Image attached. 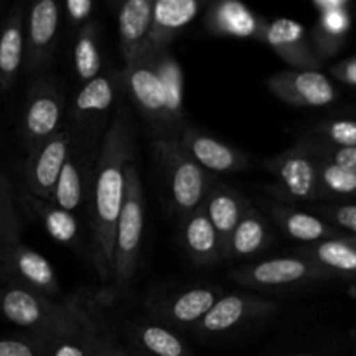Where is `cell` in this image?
<instances>
[{"label": "cell", "mask_w": 356, "mask_h": 356, "mask_svg": "<svg viewBox=\"0 0 356 356\" xmlns=\"http://www.w3.org/2000/svg\"><path fill=\"white\" fill-rule=\"evenodd\" d=\"M134 115L127 104H120L111 113L101 141L92 191L87 205L90 263L103 282H111L113 278L115 229L125 198V172L134 160Z\"/></svg>", "instance_id": "6da1fadb"}, {"label": "cell", "mask_w": 356, "mask_h": 356, "mask_svg": "<svg viewBox=\"0 0 356 356\" xmlns=\"http://www.w3.org/2000/svg\"><path fill=\"white\" fill-rule=\"evenodd\" d=\"M113 339L108 302L96 292L82 289L63 299V320L49 356H96Z\"/></svg>", "instance_id": "7a4b0ae2"}, {"label": "cell", "mask_w": 356, "mask_h": 356, "mask_svg": "<svg viewBox=\"0 0 356 356\" xmlns=\"http://www.w3.org/2000/svg\"><path fill=\"white\" fill-rule=\"evenodd\" d=\"M152 152L170 214L181 219L202 209L216 177L181 148L177 138H152Z\"/></svg>", "instance_id": "3957f363"}, {"label": "cell", "mask_w": 356, "mask_h": 356, "mask_svg": "<svg viewBox=\"0 0 356 356\" xmlns=\"http://www.w3.org/2000/svg\"><path fill=\"white\" fill-rule=\"evenodd\" d=\"M125 198L120 218L115 229L113 243V278L118 291H124L134 280L139 266L143 232H145V191H143L139 170L134 163L125 172Z\"/></svg>", "instance_id": "277c9868"}, {"label": "cell", "mask_w": 356, "mask_h": 356, "mask_svg": "<svg viewBox=\"0 0 356 356\" xmlns=\"http://www.w3.org/2000/svg\"><path fill=\"white\" fill-rule=\"evenodd\" d=\"M118 89V72L101 73L97 79L80 87L70 106L66 124L72 131L73 141L99 152Z\"/></svg>", "instance_id": "5b68a950"}, {"label": "cell", "mask_w": 356, "mask_h": 356, "mask_svg": "<svg viewBox=\"0 0 356 356\" xmlns=\"http://www.w3.org/2000/svg\"><path fill=\"white\" fill-rule=\"evenodd\" d=\"M264 169L273 176V183L264 186L275 202L285 205L315 202L322 198L318 184V160L299 143L292 148L271 156Z\"/></svg>", "instance_id": "8992f818"}, {"label": "cell", "mask_w": 356, "mask_h": 356, "mask_svg": "<svg viewBox=\"0 0 356 356\" xmlns=\"http://www.w3.org/2000/svg\"><path fill=\"white\" fill-rule=\"evenodd\" d=\"M66 97L56 76H40L28 89L19 120V143L26 153L61 131Z\"/></svg>", "instance_id": "52a82bcc"}, {"label": "cell", "mask_w": 356, "mask_h": 356, "mask_svg": "<svg viewBox=\"0 0 356 356\" xmlns=\"http://www.w3.org/2000/svg\"><path fill=\"white\" fill-rule=\"evenodd\" d=\"M329 277L330 275L318 264L296 254L242 264L228 273L233 284L256 292L287 291Z\"/></svg>", "instance_id": "ba28073f"}, {"label": "cell", "mask_w": 356, "mask_h": 356, "mask_svg": "<svg viewBox=\"0 0 356 356\" xmlns=\"http://www.w3.org/2000/svg\"><path fill=\"white\" fill-rule=\"evenodd\" d=\"M118 83L139 117L148 125L152 138H176L172 136L165 113V99L160 76L153 65V54L146 52L143 58L118 70Z\"/></svg>", "instance_id": "9c48e42d"}, {"label": "cell", "mask_w": 356, "mask_h": 356, "mask_svg": "<svg viewBox=\"0 0 356 356\" xmlns=\"http://www.w3.org/2000/svg\"><path fill=\"white\" fill-rule=\"evenodd\" d=\"M0 316L26 334L54 337L63 320V301L19 285L0 284Z\"/></svg>", "instance_id": "30bf717a"}, {"label": "cell", "mask_w": 356, "mask_h": 356, "mask_svg": "<svg viewBox=\"0 0 356 356\" xmlns=\"http://www.w3.org/2000/svg\"><path fill=\"white\" fill-rule=\"evenodd\" d=\"M0 284L19 285L58 302L65 299L61 282L51 261L23 242L0 249Z\"/></svg>", "instance_id": "8fae6325"}, {"label": "cell", "mask_w": 356, "mask_h": 356, "mask_svg": "<svg viewBox=\"0 0 356 356\" xmlns=\"http://www.w3.org/2000/svg\"><path fill=\"white\" fill-rule=\"evenodd\" d=\"M278 302L264 299L250 292H228L222 294L211 312L197 323L191 332L200 339L219 337L249 323L271 318L278 313Z\"/></svg>", "instance_id": "7c38bea8"}, {"label": "cell", "mask_w": 356, "mask_h": 356, "mask_svg": "<svg viewBox=\"0 0 356 356\" xmlns=\"http://www.w3.org/2000/svg\"><path fill=\"white\" fill-rule=\"evenodd\" d=\"M222 294V289L216 285H198L167 296H155L146 302V309L149 318L162 325L176 332H191Z\"/></svg>", "instance_id": "4fadbf2b"}, {"label": "cell", "mask_w": 356, "mask_h": 356, "mask_svg": "<svg viewBox=\"0 0 356 356\" xmlns=\"http://www.w3.org/2000/svg\"><path fill=\"white\" fill-rule=\"evenodd\" d=\"M61 3L38 0L24 16V66L28 75H40L52 63L58 47Z\"/></svg>", "instance_id": "5bb4252c"}, {"label": "cell", "mask_w": 356, "mask_h": 356, "mask_svg": "<svg viewBox=\"0 0 356 356\" xmlns=\"http://www.w3.org/2000/svg\"><path fill=\"white\" fill-rule=\"evenodd\" d=\"M73 134L68 125L28 153L23 165V181L28 193L51 200L58 177L72 149Z\"/></svg>", "instance_id": "9a60e30c"}, {"label": "cell", "mask_w": 356, "mask_h": 356, "mask_svg": "<svg viewBox=\"0 0 356 356\" xmlns=\"http://www.w3.org/2000/svg\"><path fill=\"white\" fill-rule=\"evenodd\" d=\"M97 153L99 152L86 148L79 143H72L70 155L52 191V204L73 214L87 211L96 174Z\"/></svg>", "instance_id": "2e32d148"}, {"label": "cell", "mask_w": 356, "mask_h": 356, "mask_svg": "<svg viewBox=\"0 0 356 356\" xmlns=\"http://www.w3.org/2000/svg\"><path fill=\"white\" fill-rule=\"evenodd\" d=\"M275 97L298 108H320L337 99V89L318 70H284L266 80Z\"/></svg>", "instance_id": "e0dca14e"}, {"label": "cell", "mask_w": 356, "mask_h": 356, "mask_svg": "<svg viewBox=\"0 0 356 356\" xmlns=\"http://www.w3.org/2000/svg\"><path fill=\"white\" fill-rule=\"evenodd\" d=\"M181 148L209 174H235L250 169V159L243 149L214 136L184 125L177 134Z\"/></svg>", "instance_id": "ac0fdd59"}, {"label": "cell", "mask_w": 356, "mask_h": 356, "mask_svg": "<svg viewBox=\"0 0 356 356\" xmlns=\"http://www.w3.org/2000/svg\"><path fill=\"white\" fill-rule=\"evenodd\" d=\"M256 40L263 42L292 70H318L320 58L309 45L308 31L301 23L285 17L261 21Z\"/></svg>", "instance_id": "d6986e66"}, {"label": "cell", "mask_w": 356, "mask_h": 356, "mask_svg": "<svg viewBox=\"0 0 356 356\" xmlns=\"http://www.w3.org/2000/svg\"><path fill=\"white\" fill-rule=\"evenodd\" d=\"M16 198L19 209L28 212L37 221H40V225L44 226L52 240H56L61 245L70 247L90 261L89 236L83 235L82 222L76 218V214L58 207L51 200H42V198L35 197L28 191L16 195Z\"/></svg>", "instance_id": "ffe728a7"}, {"label": "cell", "mask_w": 356, "mask_h": 356, "mask_svg": "<svg viewBox=\"0 0 356 356\" xmlns=\"http://www.w3.org/2000/svg\"><path fill=\"white\" fill-rule=\"evenodd\" d=\"M131 351L139 356H195L179 332L153 318H132L124 327Z\"/></svg>", "instance_id": "44dd1931"}, {"label": "cell", "mask_w": 356, "mask_h": 356, "mask_svg": "<svg viewBox=\"0 0 356 356\" xmlns=\"http://www.w3.org/2000/svg\"><path fill=\"white\" fill-rule=\"evenodd\" d=\"M153 0H129L118 9V47L124 65L138 61L149 51Z\"/></svg>", "instance_id": "7402d4cb"}, {"label": "cell", "mask_w": 356, "mask_h": 356, "mask_svg": "<svg viewBox=\"0 0 356 356\" xmlns=\"http://www.w3.org/2000/svg\"><path fill=\"white\" fill-rule=\"evenodd\" d=\"M204 7L200 0H153L149 52L170 49L174 38L191 24Z\"/></svg>", "instance_id": "603a6c76"}, {"label": "cell", "mask_w": 356, "mask_h": 356, "mask_svg": "<svg viewBox=\"0 0 356 356\" xmlns=\"http://www.w3.org/2000/svg\"><path fill=\"white\" fill-rule=\"evenodd\" d=\"M24 9L14 3L0 16V90L7 92L16 83L24 66Z\"/></svg>", "instance_id": "cb8c5ba5"}, {"label": "cell", "mask_w": 356, "mask_h": 356, "mask_svg": "<svg viewBox=\"0 0 356 356\" xmlns=\"http://www.w3.org/2000/svg\"><path fill=\"white\" fill-rule=\"evenodd\" d=\"M273 238L271 222L256 205L250 204L228 238L222 250V261H247L259 256L271 245Z\"/></svg>", "instance_id": "d4e9b609"}, {"label": "cell", "mask_w": 356, "mask_h": 356, "mask_svg": "<svg viewBox=\"0 0 356 356\" xmlns=\"http://www.w3.org/2000/svg\"><path fill=\"white\" fill-rule=\"evenodd\" d=\"M179 238L186 256L197 266L212 268L222 263L221 240L204 209L179 219Z\"/></svg>", "instance_id": "484cf974"}, {"label": "cell", "mask_w": 356, "mask_h": 356, "mask_svg": "<svg viewBox=\"0 0 356 356\" xmlns=\"http://www.w3.org/2000/svg\"><path fill=\"white\" fill-rule=\"evenodd\" d=\"M268 214L287 238L298 240L306 245L343 236L339 229L327 222L325 219L309 214V212L299 211L294 205L271 202V204H268Z\"/></svg>", "instance_id": "4316f807"}, {"label": "cell", "mask_w": 356, "mask_h": 356, "mask_svg": "<svg viewBox=\"0 0 356 356\" xmlns=\"http://www.w3.org/2000/svg\"><path fill=\"white\" fill-rule=\"evenodd\" d=\"M250 204L252 202L242 191L233 188L232 184L221 183L218 179L214 181V184L209 190L202 209L207 214L211 225L214 226L216 233H218L219 240H221L222 250H225L233 229L236 228V225H238V221L245 214Z\"/></svg>", "instance_id": "83f0119b"}, {"label": "cell", "mask_w": 356, "mask_h": 356, "mask_svg": "<svg viewBox=\"0 0 356 356\" xmlns=\"http://www.w3.org/2000/svg\"><path fill=\"white\" fill-rule=\"evenodd\" d=\"M261 21L250 7L236 0H218L205 10V28L214 37L257 38Z\"/></svg>", "instance_id": "f1b7e54d"}, {"label": "cell", "mask_w": 356, "mask_h": 356, "mask_svg": "<svg viewBox=\"0 0 356 356\" xmlns=\"http://www.w3.org/2000/svg\"><path fill=\"white\" fill-rule=\"evenodd\" d=\"M153 65H155L156 73L160 76V82H162L163 99H165V113L167 120H169L170 132L177 138L181 129L188 124L183 106V70H181V65L176 59V56L170 52V49H165V51H160L156 54H153Z\"/></svg>", "instance_id": "f546056e"}, {"label": "cell", "mask_w": 356, "mask_h": 356, "mask_svg": "<svg viewBox=\"0 0 356 356\" xmlns=\"http://www.w3.org/2000/svg\"><path fill=\"white\" fill-rule=\"evenodd\" d=\"M296 256L318 264L329 275H356V240L339 236L296 249Z\"/></svg>", "instance_id": "4dcf8cb0"}, {"label": "cell", "mask_w": 356, "mask_h": 356, "mask_svg": "<svg viewBox=\"0 0 356 356\" xmlns=\"http://www.w3.org/2000/svg\"><path fill=\"white\" fill-rule=\"evenodd\" d=\"M73 68L76 80L87 83L103 73V56H101V23L89 21L73 40Z\"/></svg>", "instance_id": "1f68e13d"}, {"label": "cell", "mask_w": 356, "mask_h": 356, "mask_svg": "<svg viewBox=\"0 0 356 356\" xmlns=\"http://www.w3.org/2000/svg\"><path fill=\"white\" fill-rule=\"evenodd\" d=\"M350 26L346 10H332L320 14L318 23L309 35V45L318 58L334 54L343 44V37Z\"/></svg>", "instance_id": "d6a6232c"}, {"label": "cell", "mask_w": 356, "mask_h": 356, "mask_svg": "<svg viewBox=\"0 0 356 356\" xmlns=\"http://www.w3.org/2000/svg\"><path fill=\"white\" fill-rule=\"evenodd\" d=\"M23 235V218L13 183L0 169V249L10 243L21 242Z\"/></svg>", "instance_id": "836d02e7"}, {"label": "cell", "mask_w": 356, "mask_h": 356, "mask_svg": "<svg viewBox=\"0 0 356 356\" xmlns=\"http://www.w3.org/2000/svg\"><path fill=\"white\" fill-rule=\"evenodd\" d=\"M306 138L343 148H356V120L351 118H330L316 122L308 129Z\"/></svg>", "instance_id": "e575fe53"}, {"label": "cell", "mask_w": 356, "mask_h": 356, "mask_svg": "<svg viewBox=\"0 0 356 356\" xmlns=\"http://www.w3.org/2000/svg\"><path fill=\"white\" fill-rule=\"evenodd\" d=\"M320 195L325 197H356V174L334 163L318 160Z\"/></svg>", "instance_id": "d590c367"}, {"label": "cell", "mask_w": 356, "mask_h": 356, "mask_svg": "<svg viewBox=\"0 0 356 356\" xmlns=\"http://www.w3.org/2000/svg\"><path fill=\"white\" fill-rule=\"evenodd\" d=\"M298 143L306 152L312 153L316 160L334 163V165L341 167V169H346L356 174V148L332 146L327 145V143L316 141L313 138H306V136H302Z\"/></svg>", "instance_id": "8d00e7d4"}, {"label": "cell", "mask_w": 356, "mask_h": 356, "mask_svg": "<svg viewBox=\"0 0 356 356\" xmlns=\"http://www.w3.org/2000/svg\"><path fill=\"white\" fill-rule=\"evenodd\" d=\"M52 339L54 337L35 334L0 337V356H49Z\"/></svg>", "instance_id": "74e56055"}, {"label": "cell", "mask_w": 356, "mask_h": 356, "mask_svg": "<svg viewBox=\"0 0 356 356\" xmlns=\"http://www.w3.org/2000/svg\"><path fill=\"white\" fill-rule=\"evenodd\" d=\"M61 9L65 10L66 26H68V30L75 37L89 21L94 19L96 3L92 0H66L61 6Z\"/></svg>", "instance_id": "f35d334b"}, {"label": "cell", "mask_w": 356, "mask_h": 356, "mask_svg": "<svg viewBox=\"0 0 356 356\" xmlns=\"http://www.w3.org/2000/svg\"><path fill=\"white\" fill-rule=\"evenodd\" d=\"M316 211L332 226H339L356 235V205H322Z\"/></svg>", "instance_id": "ab89813d"}, {"label": "cell", "mask_w": 356, "mask_h": 356, "mask_svg": "<svg viewBox=\"0 0 356 356\" xmlns=\"http://www.w3.org/2000/svg\"><path fill=\"white\" fill-rule=\"evenodd\" d=\"M332 73L341 82L356 86V59H348V61L339 63L337 66H334Z\"/></svg>", "instance_id": "60d3db41"}, {"label": "cell", "mask_w": 356, "mask_h": 356, "mask_svg": "<svg viewBox=\"0 0 356 356\" xmlns=\"http://www.w3.org/2000/svg\"><path fill=\"white\" fill-rule=\"evenodd\" d=\"M313 6L322 13H332V10H346V2H330V0H316Z\"/></svg>", "instance_id": "b9f144b4"}, {"label": "cell", "mask_w": 356, "mask_h": 356, "mask_svg": "<svg viewBox=\"0 0 356 356\" xmlns=\"http://www.w3.org/2000/svg\"><path fill=\"white\" fill-rule=\"evenodd\" d=\"M96 356H122V346L113 339L104 344Z\"/></svg>", "instance_id": "7bdbcfd3"}, {"label": "cell", "mask_w": 356, "mask_h": 356, "mask_svg": "<svg viewBox=\"0 0 356 356\" xmlns=\"http://www.w3.org/2000/svg\"><path fill=\"white\" fill-rule=\"evenodd\" d=\"M122 356H139V355L134 353V351L127 350V348H122Z\"/></svg>", "instance_id": "ee69618b"}, {"label": "cell", "mask_w": 356, "mask_h": 356, "mask_svg": "<svg viewBox=\"0 0 356 356\" xmlns=\"http://www.w3.org/2000/svg\"><path fill=\"white\" fill-rule=\"evenodd\" d=\"M287 356H316V355H309V353H294V355H287Z\"/></svg>", "instance_id": "f6af8a7d"}, {"label": "cell", "mask_w": 356, "mask_h": 356, "mask_svg": "<svg viewBox=\"0 0 356 356\" xmlns=\"http://www.w3.org/2000/svg\"><path fill=\"white\" fill-rule=\"evenodd\" d=\"M3 9H6V2H2V0H0V16H2Z\"/></svg>", "instance_id": "bcb514c9"}]
</instances>
